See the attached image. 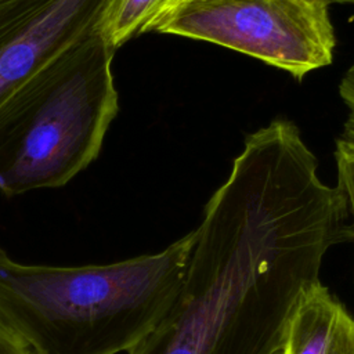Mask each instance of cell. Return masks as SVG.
Returning <instances> with one entry per match:
<instances>
[{"label":"cell","instance_id":"cell-1","mask_svg":"<svg viewBox=\"0 0 354 354\" xmlns=\"http://www.w3.org/2000/svg\"><path fill=\"white\" fill-rule=\"evenodd\" d=\"M348 217L292 122L252 133L205 207L176 301L127 353L279 354L325 254L354 239Z\"/></svg>","mask_w":354,"mask_h":354},{"label":"cell","instance_id":"cell-2","mask_svg":"<svg viewBox=\"0 0 354 354\" xmlns=\"http://www.w3.org/2000/svg\"><path fill=\"white\" fill-rule=\"evenodd\" d=\"M196 230L162 252L109 264H25L0 245V321L33 354H119L176 301Z\"/></svg>","mask_w":354,"mask_h":354},{"label":"cell","instance_id":"cell-3","mask_svg":"<svg viewBox=\"0 0 354 354\" xmlns=\"http://www.w3.org/2000/svg\"><path fill=\"white\" fill-rule=\"evenodd\" d=\"M113 54L97 26L0 106L3 194L62 187L97 159L119 109Z\"/></svg>","mask_w":354,"mask_h":354},{"label":"cell","instance_id":"cell-4","mask_svg":"<svg viewBox=\"0 0 354 354\" xmlns=\"http://www.w3.org/2000/svg\"><path fill=\"white\" fill-rule=\"evenodd\" d=\"M328 7L321 0H176L145 32L210 41L300 80L332 61L336 40Z\"/></svg>","mask_w":354,"mask_h":354},{"label":"cell","instance_id":"cell-5","mask_svg":"<svg viewBox=\"0 0 354 354\" xmlns=\"http://www.w3.org/2000/svg\"><path fill=\"white\" fill-rule=\"evenodd\" d=\"M111 0H0V106L39 69L100 26Z\"/></svg>","mask_w":354,"mask_h":354},{"label":"cell","instance_id":"cell-6","mask_svg":"<svg viewBox=\"0 0 354 354\" xmlns=\"http://www.w3.org/2000/svg\"><path fill=\"white\" fill-rule=\"evenodd\" d=\"M285 354H354V318L329 289L314 282L292 315Z\"/></svg>","mask_w":354,"mask_h":354},{"label":"cell","instance_id":"cell-7","mask_svg":"<svg viewBox=\"0 0 354 354\" xmlns=\"http://www.w3.org/2000/svg\"><path fill=\"white\" fill-rule=\"evenodd\" d=\"M173 0H111L100 30L116 51L131 37L144 33L149 22Z\"/></svg>","mask_w":354,"mask_h":354},{"label":"cell","instance_id":"cell-8","mask_svg":"<svg viewBox=\"0 0 354 354\" xmlns=\"http://www.w3.org/2000/svg\"><path fill=\"white\" fill-rule=\"evenodd\" d=\"M336 162L339 174V187L346 195L351 225L354 231V144L337 141ZM354 241V239H353Z\"/></svg>","mask_w":354,"mask_h":354},{"label":"cell","instance_id":"cell-9","mask_svg":"<svg viewBox=\"0 0 354 354\" xmlns=\"http://www.w3.org/2000/svg\"><path fill=\"white\" fill-rule=\"evenodd\" d=\"M0 354H33L30 348L0 321Z\"/></svg>","mask_w":354,"mask_h":354},{"label":"cell","instance_id":"cell-10","mask_svg":"<svg viewBox=\"0 0 354 354\" xmlns=\"http://www.w3.org/2000/svg\"><path fill=\"white\" fill-rule=\"evenodd\" d=\"M321 1H324L328 6L332 3H353L354 4V0H321Z\"/></svg>","mask_w":354,"mask_h":354},{"label":"cell","instance_id":"cell-11","mask_svg":"<svg viewBox=\"0 0 354 354\" xmlns=\"http://www.w3.org/2000/svg\"><path fill=\"white\" fill-rule=\"evenodd\" d=\"M279 354H285V351H283V350H282V351H281V353H279Z\"/></svg>","mask_w":354,"mask_h":354},{"label":"cell","instance_id":"cell-12","mask_svg":"<svg viewBox=\"0 0 354 354\" xmlns=\"http://www.w3.org/2000/svg\"><path fill=\"white\" fill-rule=\"evenodd\" d=\"M173 1H176V0H173ZM173 1H171V3H173ZM171 3H170V4H171ZM167 6H169V4H167ZM167 6H166V7H167Z\"/></svg>","mask_w":354,"mask_h":354}]
</instances>
